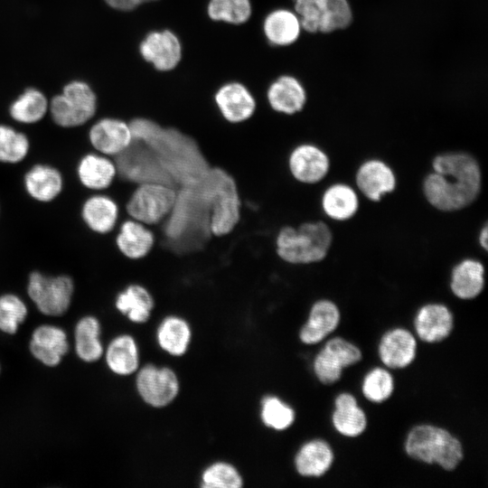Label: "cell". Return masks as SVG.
I'll use <instances>...</instances> for the list:
<instances>
[{
    "instance_id": "6da1fadb",
    "label": "cell",
    "mask_w": 488,
    "mask_h": 488,
    "mask_svg": "<svg viewBox=\"0 0 488 488\" xmlns=\"http://www.w3.org/2000/svg\"><path fill=\"white\" fill-rule=\"evenodd\" d=\"M127 122L133 138L152 149L176 189L195 185L208 174L211 167L192 136L143 117Z\"/></svg>"
},
{
    "instance_id": "7a4b0ae2",
    "label": "cell",
    "mask_w": 488,
    "mask_h": 488,
    "mask_svg": "<svg viewBox=\"0 0 488 488\" xmlns=\"http://www.w3.org/2000/svg\"><path fill=\"white\" fill-rule=\"evenodd\" d=\"M210 170L197 184L177 189L176 201L167 218L150 227L158 242L175 253L202 248L212 236L210 229L211 182Z\"/></svg>"
},
{
    "instance_id": "3957f363",
    "label": "cell",
    "mask_w": 488,
    "mask_h": 488,
    "mask_svg": "<svg viewBox=\"0 0 488 488\" xmlns=\"http://www.w3.org/2000/svg\"><path fill=\"white\" fill-rule=\"evenodd\" d=\"M433 172L423 181L427 201L443 211H458L479 195L481 169L476 159L465 152H446L435 156Z\"/></svg>"
},
{
    "instance_id": "277c9868",
    "label": "cell",
    "mask_w": 488,
    "mask_h": 488,
    "mask_svg": "<svg viewBox=\"0 0 488 488\" xmlns=\"http://www.w3.org/2000/svg\"><path fill=\"white\" fill-rule=\"evenodd\" d=\"M333 240L330 228L323 221H302L282 226L275 239L276 252L284 262L303 266L322 261Z\"/></svg>"
},
{
    "instance_id": "5b68a950",
    "label": "cell",
    "mask_w": 488,
    "mask_h": 488,
    "mask_svg": "<svg viewBox=\"0 0 488 488\" xmlns=\"http://www.w3.org/2000/svg\"><path fill=\"white\" fill-rule=\"evenodd\" d=\"M406 453L411 458L426 463L438 464L443 469L452 471L463 459L460 441L447 430L419 425L411 429L405 443Z\"/></svg>"
},
{
    "instance_id": "8992f818",
    "label": "cell",
    "mask_w": 488,
    "mask_h": 488,
    "mask_svg": "<svg viewBox=\"0 0 488 488\" xmlns=\"http://www.w3.org/2000/svg\"><path fill=\"white\" fill-rule=\"evenodd\" d=\"M176 196L177 189L170 184L160 182L139 183L120 211L119 221L129 217L148 227H155L170 214Z\"/></svg>"
},
{
    "instance_id": "52a82bcc",
    "label": "cell",
    "mask_w": 488,
    "mask_h": 488,
    "mask_svg": "<svg viewBox=\"0 0 488 488\" xmlns=\"http://www.w3.org/2000/svg\"><path fill=\"white\" fill-rule=\"evenodd\" d=\"M97 107L92 88L83 80H72L63 87L61 93L52 98L48 110L56 125L74 127L92 118Z\"/></svg>"
},
{
    "instance_id": "ba28073f",
    "label": "cell",
    "mask_w": 488,
    "mask_h": 488,
    "mask_svg": "<svg viewBox=\"0 0 488 488\" xmlns=\"http://www.w3.org/2000/svg\"><path fill=\"white\" fill-rule=\"evenodd\" d=\"M211 202L210 229L214 236L230 233L240 219V198L232 176L218 167H211Z\"/></svg>"
},
{
    "instance_id": "9c48e42d",
    "label": "cell",
    "mask_w": 488,
    "mask_h": 488,
    "mask_svg": "<svg viewBox=\"0 0 488 488\" xmlns=\"http://www.w3.org/2000/svg\"><path fill=\"white\" fill-rule=\"evenodd\" d=\"M113 160L117 178L127 183L136 186L143 183L160 182L174 186L155 153L141 140L133 138L130 145Z\"/></svg>"
},
{
    "instance_id": "30bf717a",
    "label": "cell",
    "mask_w": 488,
    "mask_h": 488,
    "mask_svg": "<svg viewBox=\"0 0 488 488\" xmlns=\"http://www.w3.org/2000/svg\"><path fill=\"white\" fill-rule=\"evenodd\" d=\"M74 282L67 275L46 276L39 271L30 273L27 294L38 310L52 316L63 314L70 307Z\"/></svg>"
},
{
    "instance_id": "8fae6325",
    "label": "cell",
    "mask_w": 488,
    "mask_h": 488,
    "mask_svg": "<svg viewBox=\"0 0 488 488\" xmlns=\"http://www.w3.org/2000/svg\"><path fill=\"white\" fill-rule=\"evenodd\" d=\"M136 389L148 405L162 408L170 404L179 392V380L173 370L146 364L136 380Z\"/></svg>"
},
{
    "instance_id": "7c38bea8",
    "label": "cell",
    "mask_w": 488,
    "mask_h": 488,
    "mask_svg": "<svg viewBox=\"0 0 488 488\" xmlns=\"http://www.w3.org/2000/svg\"><path fill=\"white\" fill-rule=\"evenodd\" d=\"M287 168L292 178L301 184H314L325 177L330 169L328 155L310 143L296 145L287 156Z\"/></svg>"
},
{
    "instance_id": "4fadbf2b",
    "label": "cell",
    "mask_w": 488,
    "mask_h": 488,
    "mask_svg": "<svg viewBox=\"0 0 488 488\" xmlns=\"http://www.w3.org/2000/svg\"><path fill=\"white\" fill-rule=\"evenodd\" d=\"M89 139L98 153L113 158L130 145L133 136L128 122L108 117L92 125Z\"/></svg>"
},
{
    "instance_id": "5bb4252c",
    "label": "cell",
    "mask_w": 488,
    "mask_h": 488,
    "mask_svg": "<svg viewBox=\"0 0 488 488\" xmlns=\"http://www.w3.org/2000/svg\"><path fill=\"white\" fill-rule=\"evenodd\" d=\"M114 243L122 256L137 260L151 251L155 235L150 227L127 217L114 230Z\"/></svg>"
},
{
    "instance_id": "9a60e30c",
    "label": "cell",
    "mask_w": 488,
    "mask_h": 488,
    "mask_svg": "<svg viewBox=\"0 0 488 488\" xmlns=\"http://www.w3.org/2000/svg\"><path fill=\"white\" fill-rule=\"evenodd\" d=\"M142 57L159 70H173L182 57V47L177 36L168 30L148 33L140 43Z\"/></svg>"
},
{
    "instance_id": "2e32d148",
    "label": "cell",
    "mask_w": 488,
    "mask_h": 488,
    "mask_svg": "<svg viewBox=\"0 0 488 488\" xmlns=\"http://www.w3.org/2000/svg\"><path fill=\"white\" fill-rule=\"evenodd\" d=\"M221 117L230 124L249 120L257 109V102L248 89L240 83L223 85L214 97Z\"/></svg>"
},
{
    "instance_id": "e0dca14e",
    "label": "cell",
    "mask_w": 488,
    "mask_h": 488,
    "mask_svg": "<svg viewBox=\"0 0 488 488\" xmlns=\"http://www.w3.org/2000/svg\"><path fill=\"white\" fill-rule=\"evenodd\" d=\"M355 181L361 193L372 202H379L384 194L393 192L397 183L393 170L379 159L362 163Z\"/></svg>"
},
{
    "instance_id": "ac0fdd59",
    "label": "cell",
    "mask_w": 488,
    "mask_h": 488,
    "mask_svg": "<svg viewBox=\"0 0 488 488\" xmlns=\"http://www.w3.org/2000/svg\"><path fill=\"white\" fill-rule=\"evenodd\" d=\"M120 209L117 201L108 194H94L81 208V217L88 228L100 235L112 233L119 222Z\"/></svg>"
},
{
    "instance_id": "d6986e66",
    "label": "cell",
    "mask_w": 488,
    "mask_h": 488,
    "mask_svg": "<svg viewBox=\"0 0 488 488\" xmlns=\"http://www.w3.org/2000/svg\"><path fill=\"white\" fill-rule=\"evenodd\" d=\"M267 99L273 111L293 116L303 110L306 104L307 94L297 79L283 75L269 86Z\"/></svg>"
},
{
    "instance_id": "ffe728a7",
    "label": "cell",
    "mask_w": 488,
    "mask_h": 488,
    "mask_svg": "<svg viewBox=\"0 0 488 488\" xmlns=\"http://www.w3.org/2000/svg\"><path fill=\"white\" fill-rule=\"evenodd\" d=\"M68 350L66 333L60 327L41 325L32 334L30 352L44 365H58Z\"/></svg>"
},
{
    "instance_id": "44dd1931",
    "label": "cell",
    "mask_w": 488,
    "mask_h": 488,
    "mask_svg": "<svg viewBox=\"0 0 488 488\" xmlns=\"http://www.w3.org/2000/svg\"><path fill=\"white\" fill-rule=\"evenodd\" d=\"M417 342L406 329L396 328L383 335L379 346L381 361L389 368L401 369L408 366L416 357Z\"/></svg>"
},
{
    "instance_id": "7402d4cb",
    "label": "cell",
    "mask_w": 488,
    "mask_h": 488,
    "mask_svg": "<svg viewBox=\"0 0 488 488\" xmlns=\"http://www.w3.org/2000/svg\"><path fill=\"white\" fill-rule=\"evenodd\" d=\"M418 336L426 343H437L446 339L453 329V314L441 304L423 305L415 319Z\"/></svg>"
},
{
    "instance_id": "603a6c76",
    "label": "cell",
    "mask_w": 488,
    "mask_h": 488,
    "mask_svg": "<svg viewBox=\"0 0 488 488\" xmlns=\"http://www.w3.org/2000/svg\"><path fill=\"white\" fill-rule=\"evenodd\" d=\"M80 182L92 191H106L114 183L117 172L112 157L101 154H87L79 162Z\"/></svg>"
},
{
    "instance_id": "cb8c5ba5",
    "label": "cell",
    "mask_w": 488,
    "mask_h": 488,
    "mask_svg": "<svg viewBox=\"0 0 488 488\" xmlns=\"http://www.w3.org/2000/svg\"><path fill=\"white\" fill-rule=\"evenodd\" d=\"M340 322V312L330 300H319L311 307L307 323L300 331V340L306 344L321 342L333 332Z\"/></svg>"
},
{
    "instance_id": "d4e9b609",
    "label": "cell",
    "mask_w": 488,
    "mask_h": 488,
    "mask_svg": "<svg viewBox=\"0 0 488 488\" xmlns=\"http://www.w3.org/2000/svg\"><path fill=\"white\" fill-rule=\"evenodd\" d=\"M115 306L131 322L141 324L150 318L155 300L145 286L132 282L117 293Z\"/></svg>"
},
{
    "instance_id": "484cf974",
    "label": "cell",
    "mask_w": 488,
    "mask_h": 488,
    "mask_svg": "<svg viewBox=\"0 0 488 488\" xmlns=\"http://www.w3.org/2000/svg\"><path fill=\"white\" fill-rule=\"evenodd\" d=\"M27 193L41 202L53 201L62 191L63 178L61 172L49 164H34L24 175Z\"/></svg>"
},
{
    "instance_id": "4316f807",
    "label": "cell",
    "mask_w": 488,
    "mask_h": 488,
    "mask_svg": "<svg viewBox=\"0 0 488 488\" xmlns=\"http://www.w3.org/2000/svg\"><path fill=\"white\" fill-rule=\"evenodd\" d=\"M484 286V267L473 258H465L452 269L450 287L460 299H473L480 295Z\"/></svg>"
},
{
    "instance_id": "83f0119b",
    "label": "cell",
    "mask_w": 488,
    "mask_h": 488,
    "mask_svg": "<svg viewBox=\"0 0 488 488\" xmlns=\"http://www.w3.org/2000/svg\"><path fill=\"white\" fill-rule=\"evenodd\" d=\"M333 461L330 446L320 439L305 443L297 452L295 465L299 474L306 477H319L324 474Z\"/></svg>"
},
{
    "instance_id": "f1b7e54d",
    "label": "cell",
    "mask_w": 488,
    "mask_h": 488,
    "mask_svg": "<svg viewBox=\"0 0 488 488\" xmlns=\"http://www.w3.org/2000/svg\"><path fill=\"white\" fill-rule=\"evenodd\" d=\"M263 29L271 44L287 46L299 38L302 27L296 13L287 9H277L267 15Z\"/></svg>"
},
{
    "instance_id": "f546056e",
    "label": "cell",
    "mask_w": 488,
    "mask_h": 488,
    "mask_svg": "<svg viewBox=\"0 0 488 488\" xmlns=\"http://www.w3.org/2000/svg\"><path fill=\"white\" fill-rule=\"evenodd\" d=\"M332 419L335 429L348 437L360 436L367 426L365 413L349 393H342L336 398Z\"/></svg>"
},
{
    "instance_id": "4dcf8cb0",
    "label": "cell",
    "mask_w": 488,
    "mask_h": 488,
    "mask_svg": "<svg viewBox=\"0 0 488 488\" xmlns=\"http://www.w3.org/2000/svg\"><path fill=\"white\" fill-rule=\"evenodd\" d=\"M324 212L335 221H346L356 214L359 199L356 192L345 183L329 186L321 198Z\"/></svg>"
},
{
    "instance_id": "1f68e13d",
    "label": "cell",
    "mask_w": 488,
    "mask_h": 488,
    "mask_svg": "<svg viewBox=\"0 0 488 488\" xmlns=\"http://www.w3.org/2000/svg\"><path fill=\"white\" fill-rule=\"evenodd\" d=\"M106 361L116 374L126 376L135 372L138 368L139 356L134 338L128 334L114 338L107 348Z\"/></svg>"
},
{
    "instance_id": "d6a6232c",
    "label": "cell",
    "mask_w": 488,
    "mask_h": 488,
    "mask_svg": "<svg viewBox=\"0 0 488 488\" xmlns=\"http://www.w3.org/2000/svg\"><path fill=\"white\" fill-rule=\"evenodd\" d=\"M191 336V328L187 322L176 315L165 317L156 333L160 347L174 356H181L186 352Z\"/></svg>"
},
{
    "instance_id": "836d02e7",
    "label": "cell",
    "mask_w": 488,
    "mask_h": 488,
    "mask_svg": "<svg viewBox=\"0 0 488 488\" xmlns=\"http://www.w3.org/2000/svg\"><path fill=\"white\" fill-rule=\"evenodd\" d=\"M49 108L45 95L35 88L26 89L10 105L11 117L22 124H34L42 120Z\"/></svg>"
},
{
    "instance_id": "e575fe53",
    "label": "cell",
    "mask_w": 488,
    "mask_h": 488,
    "mask_svg": "<svg viewBox=\"0 0 488 488\" xmlns=\"http://www.w3.org/2000/svg\"><path fill=\"white\" fill-rule=\"evenodd\" d=\"M100 325L94 316H84L75 327L76 353L86 362H94L103 354V346L99 341Z\"/></svg>"
},
{
    "instance_id": "d590c367",
    "label": "cell",
    "mask_w": 488,
    "mask_h": 488,
    "mask_svg": "<svg viewBox=\"0 0 488 488\" xmlns=\"http://www.w3.org/2000/svg\"><path fill=\"white\" fill-rule=\"evenodd\" d=\"M30 142L27 136L7 125H0V162L17 164L28 155Z\"/></svg>"
},
{
    "instance_id": "8d00e7d4",
    "label": "cell",
    "mask_w": 488,
    "mask_h": 488,
    "mask_svg": "<svg viewBox=\"0 0 488 488\" xmlns=\"http://www.w3.org/2000/svg\"><path fill=\"white\" fill-rule=\"evenodd\" d=\"M207 12L214 21L240 24L250 17L251 5L249 0H210Z\"/></svg>"
},
{
    "instance_id": "74e56055",
    "label": "cell",
    "mask_w": 488,
    "mask_h": 488,
    "mask_svg": "<svg viewBox=\"0 0 488 488\" xmlns=\"http://www.w3.org/2000/svg\"><path fill=\"white\" fill-rule=\"evenodd\" d=\"M353 19L348 0H326L319 32L330 33L348 28Z\"/></svg>"
},
{
    "instance_id": "f35d334b",
    "label": "cell",
    "mask_w": 488,
    "mask_h": 488,
    "mask_svg": "<svg viewBox=\"0 0 488 488\" xmlns=\"http://www.w3.org/2000/svg\"><path fill=\"white\" fill-rule=\"evenodd\" d=\"M242 477L230 464L217 462L208 466L202 475V486L207 488H239Z\"/></svg>"
},
{
    "instance_id": "ab89813d",
    "label": "cell",
    "mask_w": 488,
    "mask_h": 488,
    "mask_svg": "<svg viewBox=\"0 0 488 488\" xmlns=\"http://www.w3.org/2000/svg\"><path fill=\"white\" fill-rule=\"evenodd\" d=\"M27 315L24 302L14 294L0 296V330L8 334L17 332Z\"/></svg>"
},
{
    "instance_id": "60d3db41",
    "label": "cell",
    "mask_w": 488,
    "mask_h": 488,
    "mask_svg": "<svg viewBox=\"0 0 488 488\" xmlns=\"http://www.w3.org/2000/svg\"><path fill=\"white\" fill-rule=\"evenodd\" d=\"M261 418L267 427L276 430H284L293 424L295 412L280 399L267 396L262 400Z\"/></svg>"
},
{
    "instance_id": "b9f144b4",
    "label": "cell",
    "mask_w": 488,
    "mask_h": 488,
    "mask_svg": "<svg viewBox=\"0 0 488 488\" xmlns=\"http://www.w3.org/2000/svg\"><path fill=\"white\" fill-rule=\"evenodd\" d=\"M394 389L391 374L382 368H375L364 378L362 393L372 402L380 403L388 399Z\"/></svg>"
},
{
    "instance_id": "7bdbcfd3",
    "label": "cell",
    "mask_w": 488,
    "mask_h": 488,
    "mask_svg": "<svg viewBox=\"0 0 488 488\" xmlns=\"http://www.w3.org/2000/svg\"><path fill=\"white\" fill-rule=\"evenodd\" d=\"M301 27L310 33H318L326 0H294Z\"/></svg>"
},
{
    "instance_id": "ee69618b",
    "label": "cell",
    "mask_w": 488,
    "mask_h": 488,
    "mask_svg": "<svg viewBox=\"0 0 488 488\" xmlns=\"http://www.w3.org/2000/svg\"><path fill=\"white\" fill-rule=\"evenodd\" d=\"M343 366L324 348L316 355L314 361V370L318 380L324 384H333L342 376Z\"/></svg>"
},
{
    "instance_id": "f6af8a7d",
    "label": "cell",
    "mask_w": 488,
    "mask_h": 488,
    "mask_svg": "<svg viewBox=\"0 0 488 488\" xmlns=\"http://www.w3.org/2000/svg\"><path fill=\"white\" fill-rule=\"evenodd\" d=\"M343 366L349 367L361 360L360 349L341 337L330 339L324 346Z\"/></svg>"
},
{
    "instance_id": "bcb514c9",
    "label": "cell",
    "mask_w": 488,
    "mask_h": 488,
    "mask_svg": "<svg viewBox=\"0 0 488 488\" xmlns=\"http://www.w3.org/2000/svg\"><path fill=\"white\" fill-rule=\"evenodd\" d=\"M110 7L121 10L129 11L133 10L141 4L155 1V0H104Z\"/></svg>"
},
{
    "instance_id": "7dc6e473",
    "label": "cell",
    "mask_w": 488,
    "mask_h": 488,
    "mask_svg": "<svg viewBox=\"0 0 488 488\" xmlns=\"http://www.w3.org/2000/svg\"><path fill=\"white\" fill-rule=\"evenodd\" d=\"M479 243L481 247L486 250L488 246V227L487 224H484L483 229L479 233Z\"/></svg>"
}]
</instances>
